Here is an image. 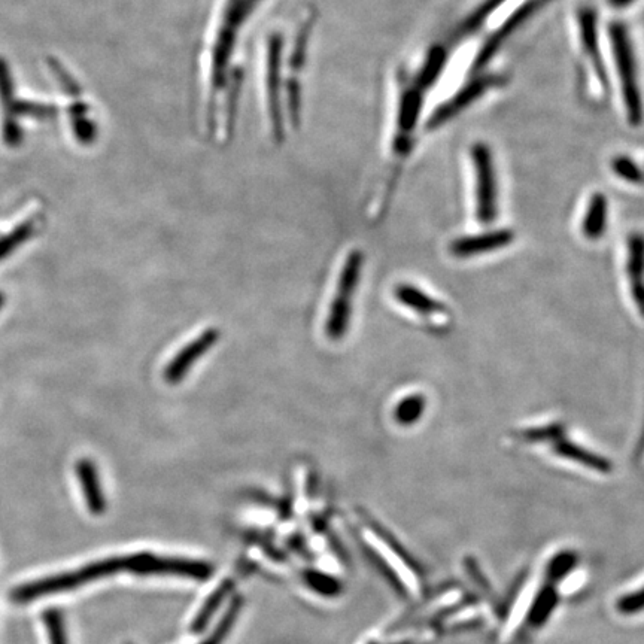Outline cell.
Instances as JSON below:
<instances>
[{
  "label": "cell",
  "instance_id": "1",
  "mask_svg": "<svg viewBox=\"0 0 644 644\" xmlns=\"http://www.w3.org/2000/svg\"><path fill=\"white\" fill-rule=\"evenodd\" d=\"M130 561H132V555L108 558V560L85 565L80 570L44 577V579L35 580V582H29L26 585L15 588L11 592V600L14 603L24 604L48 597V595L59 594V592L72 591V589L80 588V586L93 582V580L114 576V574L123 570L129 571Z\"/></svg>",
  "mask_w": 644,
  "mask_h": 644
},
{
  "label": "cell",
  "instance_id": "2",
  "mask_svg": "<svg viewBox=\"0 0 644 644\" xmlns=\"http://www.w3.org/2000/svg\"><path fill=\"white\" fill-rule=\"evenodd\" d=\"M610 41H612L616 71H618L619 80H621L622 97H624L628 121L631 126H639L643 121L642 93H640L639 77H637L636 57H634L633 45H631L627 27L622 23L612 24Z\"/></svg>",
  "mask_w": 644,
  "mask_h": 644
},
{
  "label": "cell",
  "instance_id": "3",
  "mask_svg": "<svg viewBox=\"0 0 644 644\" xmlns=\"http://www.w3.org/2000/svg\"><path fill=\"white\" fill-rule=\"evenodd\" d=\"M363 264V252H351L346 258L342 273H340L339 288H337L336 297L331 303L330 314H328L327 324H325V333H327L328 339L334 340V342L343 339L348 333L352 315V296H354L358 282H360Z\"/></svg>",
  "mask_w": 644,
  "mask_h": 644
},
{
  "label": "cell",
  "instance_id": "4",
  "mask_svg": "<svg viewBox=\"0 0 644 644\" xmlns=\"http://www.w3.org/2000/svg\"><path fill=\"white\" fill-rule=\"evenodd\" d=\"M476 178V217L479 223L491 224L497 218V175L491 150L479 142L472 148Z\"/></svg>",
  "mask_w": 644,
  "mask_h": 644
},
{
  "label": "cell",
  "instance_id": "5",
  "mask_svg": "<svg viewBox=\"0 0 644 644\" xmlns=\"http://www.w3.org/2000/svg\"><path fill=\"white\" fill-rule=\"evenodd\" d=\"M14 94V85L11 84V77H9L8 69L3 62H0V96L3 99V108H5V115H3V139L9 147H17L21 141V133L18 132L15 126V115L21 114L36 115V117H50L54 115L53 106L38 105V103H29L26 100H17L12 97Z\"/></svg>",
  "mask_w": 644,
  "mask_h": 644
},
{
  "label": "cell",
  "instance_id": "6",
  "mask_svg": "<svg viewBox=\"0 0 644 644\" xmlns=\"http://www.w3.org/2000/svg\"><path fill=\"white\" fill-rule=\"evenodd\" d=\"M130 571L136 574H172V576L188 577V579L206 580L211 577L212 567L199 561L136 554L132 555Z\"/></svg>",
  "mask_w": 644,
  "mask_h": 644
},
{
  "label": "cell",
  "instance_id": "7",
  "mask_svg": "<svg viewBox=\"0 0 644 644\" xmlns=\"http://www.w3.org/2000/svg\"><path fill=\"white\" fill-rule=\"evenodd\" d=\"M551 2V0H527V2L522 3L506 21H504L503 26L497 30V32L492 33L491 38L482 45L481 51H479L478 56H476L475 62H473L472 72L481 71L485 68L489 62H491L492 57L498 53L501 47L506 44L507 39L519 30V27L522 24L527 23L534 14H536L539 9H542L546 3Z\"/></svg>",
  "mask_w": 644,
  "mask_h": 644
},
{
  "label": "cell",
  "instance_id": "8",
  "mask_svg": "<svg viewBox=\"0 0 644 644\" xmlns=\"http://www.w3.org/2000/svg\"><path fill=\"white\" fill-rule=\"evenodd\" d=\"M501 82H503V78L497 77V75H483V77L476 78L475 81H472L470 84H467L466 87L461 88L454 97L446 100L443 105H440L439 108L431 114L430 120L427 121V129H437V127L448 123V121L452 120L455 115L464 111L467 106H470L472 103H475L476 100L481 99L482 94H485L486 91L491 90V88L497 87Z\"/></svg>",
  "mask_w": 644,
  "mask_h": 644
},
{
  "label": "cell",
  "instance_id": "9",
  "mask_svg": "<svg viewBox=\"0 0 644 644\" xmlns=\"http://www.w3.org/2000/svg\"><path fill=\"white\" fill-rule=\"evenodd\" d=\"M220 330L218 328H208V330L200 333L193 342L185 345L178 354L173 357V360L167 364L164 369L163 378L167 384L176 385L181 384L182 379L188 375L191 367L203 357L208 354L214 345H217L220 340Z\"/></svg>",
  "mask_w": 644,
  "mask_h": 644
},
{
  "label": "cell",
  "instance_id": "10",
  "mask_svg": "<svg viewBox=\"0 0 644 644\" xmlns=\"http://www.w3.org/2000/svg\"><path fill=\"white\" fill-rule=\"evenodd\" d=\"M515 241V233L509 229L492 230L481 235L464 236L449 245V252L457 258H470L489 254L497 249L506 248Z\"/></svg>",
  "mask_w": 644,
  "mask_h": 644
},
{
  "label": "cell",
  "instance_id": "11",
  "mask_svg": "<svg viewBox=\"0 0 644 644\" xmlns=\"http://www.w3.org/2000/svg\"><path fill=\"white\" fill-rule=\"evenodd\" d=\"M627 272L634 302L644 317V236L640 233L628 239Z\"/></svg>",
  "mask_w": 644,
  "mask_h": 644
},
{
  "label": "cell",
  "instance_id": "12",
  "mask_svg": "<svg viewBox=\"0 0 644 644\" xmlns=\"http://www.w3.org/2000/svg\"><path fill=\"white\" fill-rule=\"evenodd\" d=\"M552 449H554V454L558 455V457L571 461V463L580 464V466L586 467L592 472L607 475L613 470L612 463L607 458L594 454V452L588 451V449L577 445V443L570 442L565 436L552 443Z\"/></svg>",
  "mask_w": 644,
  "mask_h": 644
},
{
  "label": "cell",
  "instance_id": "13",
  "mask_svg": "<svg viewBox=\"0 0 644 644\" xmlns=\"http://www.w3.org/2000/svg\"><path fill=\"white\" fill-rule=\"evenodd\" d=\"M78 481L82 488L87 507L93 515H102L105 512V497L100 485L99 472L93 461L82 458L77 463Z\"/></svg>",
  "mask_w": 644,
  "mask_h": 644
},
{
  "label": "cell",
  "instance_id": "14",
  "mask_svg": "<svg viewBox=\"0 0 644 644\" xmlns=\"http://www.w3.org/2000/svg\"><path fill=\"white\" fill-rule=\"evenodd\" d=\"M397 302L406 308L412 309L422 317L448 314V308L443 303L437 302L434 297L428 296L425 291L419 290L412 284H399L394 290Z\"/></svg>",
  "mask_w": 644,
  "mask_h": 644
},
{
  "label": "cell",
  "instance_id": "15",
  "mask_svg": "<svg viewBox=\"0 0 644 644\" xmlns=\"http://www.w3.org/2000/svg\"><path fill=\"white\" fill-rule=\"evenodd\" d=\"M580 39H582L583 48L591 59L595 68V74H598L601 85L606 87V74H604L603 63H601L600 47H598L597 20L594 12L582 11L579 15Z\"/></svg>",
  "mask_w": 644,
  "mask_h": 644
},
{
  "label": "cell",
  "instance_id": "16",
  "mask_svg": "<svg viewBox=\"0 0 644 644\" xmlns=\"http://www.w3.org/2000/svg\"><path fill=\"white\" fill-rule=\"evenodd\" d=\"M607 205L606 196L603 193H595L589 200L585 218L582 223V233L588 241H600L607 229Z\"/></svg>",
  "mask_w": 644,
  "mask_h": 644
},
{
  "label": "cell",
  "instance_id": "17",
  "mask_svg": "<svg viewBox=\"0 0 644 644\" xmlns=\"http://www.w3.org/2000/svg\"><path fill=\"white\" fill-rule=\"evenodd\" d=\"M558 601V592L555 591L554 583H546L542 589H540L539 594H537L536 600L531 604L530 612H528V624L531 627L539 628L542 625H545L548 622V619L551 618L554 610L557 609Z\"/></svg>",
  "mask_w": 644,
  "mask_h": 644
},
{
  "label": "cell",
  "instance_id": "18",
  "mask_svg": "<svg viewBox=\"0 0 644 644\" xmlns=\"http://www.w3.org/2000/svg\"><path fill=\"white\" fill-rule=\"evenodd\" d=\"M446 62H448V51L442 45H437L433 50L428 53L418 77H416L415 84L421 88L422 91L428 90L433 87L434 82L442 74L445 69Z\"/></svg>",
  "mask_w": 644,
  "mask_h": 644
},
{
  "label": "cell",
  "instance_id": "19",
  "mask_svg": "<svg viewBox=\"0 0 644 644\" xmlns=\"http://www.w3.org/2000/svg\"><path fill=\"white\" fill-rule=\"evenodd\" d=\"M425 409H427V399H425L424 394H410V396L404 397L397 403L396 410H394V419H396L397 424L403 425V427H410V425L421 421Z\"/></svg>",
  "mask_w": 644,
  "mask_h": 644
},
{
  "label": "cell",
  "instance_id": "20",
  "mask_svg": "<svg viewBox=\"0 0 644 644\" xmlns=\"http://www.w3.org/2000/svg\"><path fill=\"white\" fill-rule=\"evenodd\" d=\"M506 0H485L472 15L466 18V20L461 23V26L455 30L454 35H452V41H461V39L467 38V36L475 33L479 27H482V24L485 23L486 18L498 8V6L503 5Z\"/></svg>",
  "mask_w": 644,
  "mask_h": 644
},
{
  "label": "cell",
  "instance_id": "21",
  "mask_svg": "<svg viewBox=\"0 0 644 644\" xmlns=\"http://www.w3.org/2000/svg\"><path fill=\"white\" fill-rule=\"evenodd\" d=\"M35 230L36 227L33 221H24V223L18 224L11 232L0 236V261L14 254L24 243L29 242L30 238L35 235Z\"/></svg>",
  "mask_w": 644,
  "mask_h": 644
},
{
  "label": "cell",
  "instance_id": "22",
  "mask_svg": "<svg viewBox=\"0 0 644 644\" xmlns=\"http://www.w3.org/2000/svg\"><path fill=\"white\" fill-rule=\"evenodd\" d=\"M230 589H232V582L223 583L221 588L218 589L217 592H214V594L211 595V598L206 601L205 606H203L199 615L194 619L193 627H191V630H193L194 633H200V631L208 625V622L211 621L212 615L217 612L218 607L221 606L224 597L229 594Z\"/></svg>",
  "mask_w": 644,
  "mask_h": 644
},
{
  "label": "cell",
  "instance_id": "23",
  "mask_svg": "<svg viewBox=\"0 0 644 644\" xmlns=\"http://www.w3.org/2000/svg\"><path fill=\"white\" fill-rule=\"evenodd\" d=\"M565 436V427L560 422L545 425V427L531 428V430L522 431L519 437L528 443L557 442L558 439Z\"/></svg>",
  "mask_w": 644,
  "mask_h": 644
},
{
  "label": "cell",
  "instance_id": "24",
  "mask_svg": "<svg viewBox=\"0 0 644 644\" xmlns=\"http://www.w3.org/2000/svg\"><path fill=\"white\" fill-rule=\"evenodd\" d=\"M577 564V557L574 552L564 551L560 554L555 555L552 558L551 563H548V568H546V577H548L549 583H557L558 580L564 579L567 576L568 571Z\"/></svg>",
  "mask_w": 644,
  "mask_h": 644
},
{
  "label": "cell",
  "instance_id": "25",
  "mask_svg": "<svg viewBox=\"0 0 644 644\" xmlns=\"http://www.w3.org/2000/svg\"><path fill=\"white\" fill-rule=\"evenodd\" d=\"M42 618H44V624L45 628H47L50 644H68L65 619H63L62 612L57 609H50L44 613Z\"/></svg>",
  "mask_w": 644,
  "mask_h": 644
},
{
  "label": "cell",
  "instance_id": "26",
  "mask_svg": "<svg viewBox=\"0 0 644 644\" xmlns=\"http://www.w3.org/2000/svg\"><path fill=\"white\" fill-rule=\"evenodd\" d=\"M616 612L624 616L639 615L644 612V586L636 591L628 592L618 598L615 604Z\"/></svg>",
  "mask_w": 644,
  "mask_h": 644
},
{
  "label": "cell",
  "instance_id": "27",
  "mask_svg": "<svg viewBox=\"0 0 644 644\" xmlns=\"http://www.w3.org/2000/svg\"><path fill=\"white\" fill-rule=\"evenodd\" d=\"M239 610H241V600L233 601L232 606H230L229 612H227L226 618L221 621V624L218 625L217 633H214V636L208 640L205 644H221L224 637L229 634L230 628H232L233 622H235L236 615H238Z\"/></svg>",
  "mask_w": 644,
  "mask_h": 644
},
{
  "label": "cell",
  "instance_id": "28",
  "mask_svg": "<svg viewBox=\"0 0 644 644\" xmlns=\"http://www.w3.org/2000/svg\"><path fill=\"white\" fill-rule=\"evenodd\" d=\"M613 169L618 173L622 178L627 179V181H639L640 172L636 166H634L633 161L628 159H618L613 164Z\"/></svg>",
  "mask_w": 644,
  "mask_h": 644
},
{
  "label": "cell",
  "instance_id": "29",
  "mask_svg": "<svg viewBox=\"0 0 644 644\" xmlns=\"http://www.w3.org/2000/svg\"><path fill=\"white\" fill-rule=\"evenodd\" d=\"M309 583L322 594H336L337 583L334 580L327 579L325 576H320V574H312L311 576L309 574Z\"/></svg>",
  "mask_w": 644,
  "mask_h": 644
},
{
  "label": "cell",
  "instance_id": "30",
  "mask_svg": "<svg viewBox=\"0 0 644 644\" xmlns=\"http://www.w3.org/2000/svg\"><path fill=\"white\" fill-rule=\"evenodd\" d=\"M633 2L634 0H609L610 5L615 6V8H625V6Z\"/></svg>",
  "mask_w": 644,
  "mask_h": 644
},
{
  "label": "cell",
  "instance_id": "31",
  "mask_svg": "<svg viewBox=\"0 0 644 644\" xmlns=\"http://www.w3.org/2000/svg\"><path fill=\"white\" fill-rule=\"evenodd\" d=\"M3 305H5V294L0 291V309L3 308Z\"/></svg>",
  "mask_w": 644,
  "mask_h": 644
},
{
  "label": "cell",
  "instance_id": "32",
  "mask_svg": "<svg viewBox=\"0 0 644 644\" xmlns=\"http://www.w3.org/2000/svg\"><path fill=\"white\" fill-rule=\"evenodd\" d=\"M406 644H410V643H406Z\"/></svg>",
  "mask_w": 644,
  "mask_h": 644
}]
</instances>
